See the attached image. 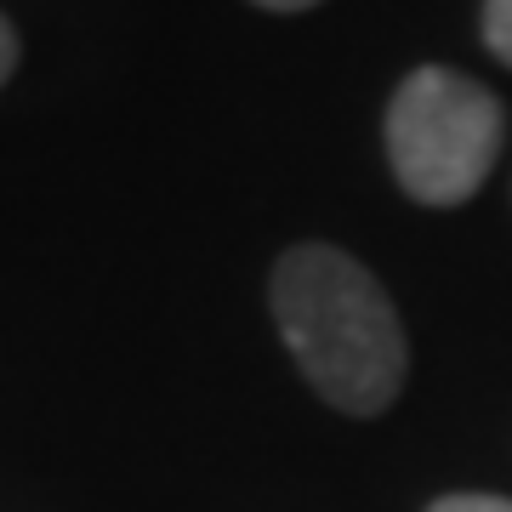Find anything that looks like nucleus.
<instances>
[{
    "label": "nucleus",
    "mask_w": 512,
    "mask_h": 512,
    "mask_svg": "<svg viewBox=\"0 0 512 512\" xmlns=\"http://www.w3.org/2000/svg\"><path fill=\"white\" fill-rule=\"evenodd\" d=\"M279 336L296 370L348 416H376L399 399L410 342L399 308L359 256L325 239H302L274 262L268 279Z\"/></svg>",
    "instance_id": "nucleus-1"
},
{
    "label": "nucleus",
    "mask_w": 512,
    "mask_h": 512,
    "mask_svg": "<svg viewBox=\"0 0 512 512\" xmlns=\"http://www.w3.org/2000/svg\"><path fill=\"white\" fill-rule=\"evenodd\" d=\"M507 114L473 74L421 63L387 103V165L416 205H467L501 160Z\"/></svg>",
    "instance_id": "nucleus-2"
},
{
    "label": "nucleus",
    "mask_w": 512,
    "mask_h": 512,
    "mask_svg": "<svg viewBox=\"0 0 512 512\" xmlns=\"http://www.w3.org/2000/svg\"><path fill=\"white\" fill-rule=\"evenodd\" d=\"M478 29H484V46H490V52L512 69V0H484Z\"/></svg>",
    "instance_id": "nucleus-3"
},
{
    "label": "nucleus",
    "mask_w": 512,
    "mask_h": 512,
    "mask_svg": "<svg viewBox=\"0 0 512 512\" xmlns=\"http://www.w3.org/2000/svg\"><path fill=\"white\" fill-rule=\"evenodd\" d=\"M427 512H512L507 495H439Z\"/></svg>",
    "instance_id": "nucleus-4"
},
{
    "label": "nucleus",
    "mask_w": 512,
    "mask_h": 512,
    "mask_svg": "<svg viewBox=\"0 0 512 512\" xmlns=\"http://www.w3.org/2000/svg\"><path fill=\"white\" fill-rule=\"evenodd\" d=\"M12 69H18V35H12V23L0 18V86L12 80Z\"/></svg>",
    "instance_id": "nucleus-5"
},
{
    "label": "nucleus",
    "mask_w": 512,
    "mask_h": 512,
    "mask_svg": "<svg viewBox=\"0 0 512 512\" xmlns=\"http://www.w3.org/2000/svg\"><path fill=\"white\" fill-rule=\"evenodd\" d=\"M262 12H308V6H319V0H256Z\"/></svg>",
    "instance_id": "nucleus-6"
}]
</instances>
